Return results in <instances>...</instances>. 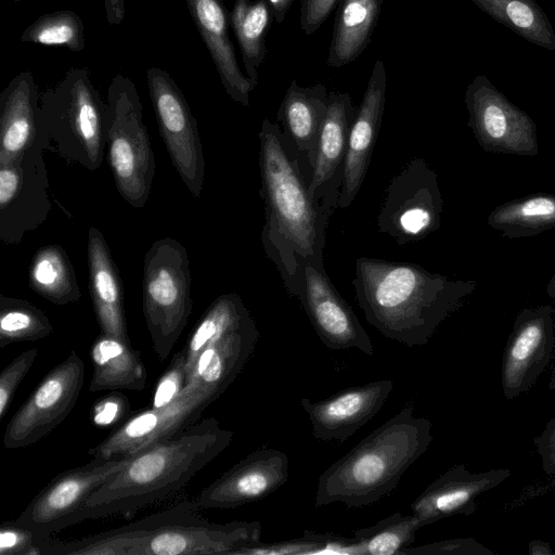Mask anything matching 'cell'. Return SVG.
<instances>
[{"label":"cell","mask_w":555,"mask_h":555,"mask_svg":"<svg viewBox=\"0 0 555 555\" xmlns=\"http://www.w3.org/2000/svg\"><path fill=\"white\" fill-rule=\"evenodd\" d=\"M357 112L349 93L330 92L327 113L318 138L311 171V196H321L333 185L341 184L343 163Z\"/></svg>","instance_id":"d4e9b609"},{"label":"cell","mask_w":555,"mask_h":555,"mask_svg":"<svg viewBox=\"0 0 555 555\" xmlns=\"http://www.w3.org/2000/svg\"><path fill=\"white\" fill-rule=\"evenodd\" d=\"M43 150L34 144L22 157L0 164V240L18 245L48 218L52 203L47 189Z\"/></svg>","instance_id":"5bb4252c"},{"label":"cell","mask_w":555,"mask_h":555,"mask_svg":"<svg viewBox=\"0 0 555 555\" xmlns=\"http://www.w3.org/2000/svg\"><path fill=\"white\" fill-rule=\"evenodd\" d=\"M293 2L294 0H268L270 10L278 23H282L284 21Z\"/></svg>","instance_id":"7dc6e473"},{"label":"cell","mask_w":555,"mask_h":555,"mask_svg":"<svg viewBox=\"0 0 555 555\" xmlns=\"http://www.w3.org/2000/svg\"><path fill=\"white\" fill-rule=\"evenodd\" d=\"M37 356V348L27 349L16 356L0 373V420L5 416L17 387L31 369Z\"/></svg>","instance_id":"ab89813d"},{"label":"cell","mask_w":555,"mask_h":555,"mask_svg":"<svg viewBox=\"0 0 555 555\" xmlns=\"http://www.w3.org/2000/svg\"><path fill=\"white\" fill-rule=\"evenodd\" d=\"M383 0H340L327 65L340 68L366 49L377 24Z\"/></svg>","instance_id":"f1b7e54d"},{"label":"cell","mask_w":555,"mask_h":555,"mask_svg":"<svg viewBox=\"0 0 555 555\" xmlns=\"http://www.w3.org/2000/svg\"><path fill=\"white\" fill-rule=\"evenodd\" d=\"M127 397L113 392L99 400L91 409V420L95 426L107 427L117 423L127 412Z\"/></svg>","instance_id":"7bdbcfd3"},{"label":"cell","mask_w":555,"mask_h":555,"mask_svg":"<svg viewBox=\"0 0 555 555\" xmlns=\"http://www.w3.org/2000/svg\"><path fill=\"white\" fill-rule=\"evenodd\" d=\"M433 424L410 405L374 429L319 477L314 506L372 505L398 486L433 442Z\"/></svg>","instance_id":"5b68a950"},{"label":"cell","mask_w":555,"mask_h":555,"mask_svg":"<svg viewBox=\"0 0 555 555\" xmlns=\"http://www.w3.org/2000/svg\"><path fill=\"white\" fill-rule=\"evenodd\" d=\"M547 289V294L552 297V298H555V272L546 287Z\"/></svg>","instance_id":"681fc988"},{"label":"cell","mask_w":555,"mask_h":555,"mask_svg":"<svg viewBox=\"0 0 555 555\" xmlns=\"http://www.w3.org/2000/svg\"><path fill=\"white\" fill-rule=\"evenodd\" d=\"M12 1H13V2H18V1H21V0H12Z\"/></svg>","instance_id":"f907efd6"},{"label":"cell","mask_w":555,"mask_h":555,"mask_svg":"<svg viewBox=\"0 0 555 555\" xmlns=\"http://www.w3.org/2000/svg\"><path fill=\"white\" fill-rule=\"evenodd\" d=\"M468 126L478 144L490 153L534 156L539 153L537 126L485 76L467 87Z\"/></svg>","instance_id":"9a60e30c"},{"label":"cell","mask_w":555,"mask_h":555,"mask_svg":"<svg viewBox=\"0 0 555 555\" xmlns=\"http://www.w3.org/2000/svg\"><path fill=\"white\" fill-rule=\"evenodd\" d=\"M392 389L390 379L373 380L318 401L302 398L300 404L315 439L344 442L382 410Z\"/></svg>","instance_id":"d6986e66"},{"label":"cell","mask_w":555,"mask_h":555,"mask_svg":"<svg viewBox=\"0 0 555 555\" xmlns=\"http://www.w3.org/2000/svg\"><path fill=\"white\" fill-rule=\"evenodd\" d=\"M258 338L256 321L251 318L203 350L185 385L194 383L222 395L241 373Z\"/></svg>","instance_id":"484cf974"},{"label":"cell","mask_w":555,"mask_h":555,"mask_svg":"<svg viewBox=\"0 0 555 555\" xmlns=\"http://www.w3.org/2000/svg\"><path fill=\"white\" fill-rule=\"evenodd\" d=\"M288 480V457L276 449H258L199 492V508H234L259 501Z\"/></svg>","instance_id":"e0dca14e"},{"label":"cell","mask_w":555,"mask_h":555,"mask_svg":"<svg viewBox=\"0 0 555 555\" xmlns=\"http://www.w3.org/2000/svg\"><path fill=\"white\" fill-rule=\"evenodd\" d=\"M508 468H492L472 473L463 464L450 467L440 475L411 504V514L421 527L455 515L468 516L477 509L478 498L505 481Z\"/></svg>","instance_id":"ffe728a7"},{"label":"cell","mask_w":555,"mask_h":555,"mask_svg":"<svg viewBox=\"0 0 555 555\" xmlns=\"http://www.w3.org/2000/svg\"><path fill=\"white\" fill-rule=\"evenodd\" d=\"M83 380V361L72 350L12 416L4 430V447L25 448L49 435L74 409Z\"/></svg>","instance_id":"7c38bea8"},{"label":"cell","mask_w":555,"mask_h":555,"mask_svg":"<svg viewBox=\"0 0 555 555\" xmlns=\"http://www.w3.org/2000/svg\"><path fill=\"white\" fill-rule=\"evenodd\" d=\"M146 82L171 163L189 192L199 197L205 160L197 121L184 94L168 72L152 66L146 70Z\"/></svg>","instance_id":"8fae6325"},{"label":"cell","mask_w":555,"mask_h":555,"mask_svg":"<svg viewBox=\"0 0 555 555\" xmlns=\"http://www.w3.org/2000/svg\"><path fill=\"white\" fill-rule=\"evenodd\" d=\"M337 0H302L299 23L306 35L314 34L331 14Z\"/></svg>","instance_id":"ee69618b"},{"label":"cell","mask_w":555,"mask_h":555,"mask_svg":"<svg viewBox=\"0 0 555 555\" xmlns=\"http://www.w3.org/2000/svg\"><path fill=\"white\" fill-rule=\"evenodd\" d=\"M364 318L383 336L408 347L426 345L475 287L416 263L359 257L351 281Z\"/></svg>","instance_id":"7a4b0ae2"},{"label":"cell","mask_w":555,"mask_h":555,"mask_svg":"<svg viewBox=\"0 0 555 555\" xmlns=\"http://www.w3.org/2000/svg\"><path fill=\"white\" fill-rule=\"evenodd\" d=\"M421 528L413 514L393 513L371 527L357 529L351 555H399L411 546Z\"/></svg>","instance_id":"e575fe53"},{"label":"cell","mask_w":555,"mask_h":555,"mask_svg":"<svg viewBox=\"0 0 555 555\" xmlns=\"http://www.w3.org/2000/svg\"><path fill=\"white\" fill-rule=\"evenodd\" d=\"M194 502H180L124 526L77 540L49 539L43 555H199L232 553L260 541L258 520L210 521Z\"/></svg>","instance_id":"277c9868"},{"label":"cell","mask_w":555,"mask_h":555,"mask_svg":"<svg viewBox=\"0 0 555 555\" xmlns=\"http://www.w3.org/2000/svg\"><path fill=\"white\" fill-rule=\"evenodd\" d=\"M232 439L233 431L208 417L152 444L130 456L118 474L90 495L77 524L113 515L131 519L145 506L182 489Z\"/></svg>","instance_id":"3957f363"},{"label":"cell","mask_w":555,"mask_h":555,"mask_svg":"<svg viewBox=\"0 0 555 555\" xmlns=\"http://www.w3.org/2000/svg\"><path fill=\"white\" fill-rule=\"evenodd\" d=\"M259 141L264 203L261 242L288 294L299 301L305 288V267L325 269L326 228L338 207L341 184L333 185L321 196H311V178L305 175L302 156L281 127L264 118Z\"/></svg>","instance_id":"6da1fadb"},{"label":"cell","mask_w":555,"mask_h":555,"mask_svg":"<svg viewBox=\"0 0 555 555\" xmlns=\"http://www.w3.org/2000/svg\"><path fill=\"white\" fill-rule=\"evenodd\" d=\"M129 460L93 457L85 465L60 473L34 496L16 521L30 529L42 546L53 533L77 524V515L90 495Z\"/></svg>","instance_id":"30bf717a"},{"label":"cell","mask_w":555,"mask_h":555,"mask_svg":"<svg viewBox=\"0 0 555 555\" xmlns=\"http://www.w3.org/2000/svg\"><path fill=\"white\" fill-rule=\"evenodd\" d=\"M474 538H451L421 546L406 547L399 555H494Z\"/></svg>","instance_id":"b9f144b4"},{"label":"cell","mask_w":555,"mask_h":555,"mask_svg":"<svg viewBox=\"0 0 555 555\" xmlns=\"http://www.w3.org/2000/svg\"><path fill=\"white\" fill-rule=\"evenodd\" d=\"M528 553L530 555H554L550 543L542 540H532L528 544Z\"/></svg>","instance_id":"c3c4849f"},{"label":"cell","mask_w":555,"mask_h":555,"mask_svg":"<svg viewBox=\"0 0 555 555\" xmlns=\"http://www.w3.org/2000/svg\"><path fill=\"white\" fill-rule=\"evenodd\" d=\"M39 111L33 73H18L0 93V164L18 159L36 143Z\"/></svg>","instance_id":"cb8c5ba5"},{"label":"cell","mask_w":555,"mask_h":555,"mask_svg":"<svg viewBox=\"0 0 555 555\" xmlns=\"http://www.w3.org/2000/svg\"><path fill=\"white\" fill-rule=\"evenodd\" d=\"M105 103L107 162L116 189L130 206L142 208L150 197L156 163L134 82L117 74Z\"/></svg>","instance_id":"52a82bcc"},{"label":"cell","mask_w":555,"mask_h":555,"mask_svg":"<svg viewBox=\"0 0 555 555\" xmlns=\"http://www.w3.org/2000/svg\"><path fill=\"white\" fill-rule=\"evenodd\" d=\"M191 18L203 39L221 83L235 102L248 106L255 85L240 68L229 36L230 16L221 0H185Z\"/></svg>","instance_id":"7402d4cb"},{"label":"cell","mask_w":555,"mask_h":555,"mask_svg":"<svg viewBox=\"0 0 555 555\" xmlns=\"http://www.w3.org/2000/svg\"><path fill=\"white\" fill-rule=\"evenodd\" d=\"M220 396L212 389L189 383L171 404L131 415L88 454L105 460L133 456L197 422L205 409Z\"/></svg>","instance_id":"4fadbf2b"},{"label":"cell","mask_w":555,"mask_h":555,"mask_svg":"<svg viewBox=\"0 0 555 555\" xmlns=\"http://www.w3.org/2000/svg\"><path fill=\"white\" fill-rule=\"evenodd\" d=\"M190 260L172 237L155 241L144 256L142 307L153 349L160 360L171 353L192 312Z\"/></svg>","instance_id":"ba28073f"},{"label":"cell","mask_w":555,"mask_h":555,"mask_svg":"<svg viewBox=\"0 0 555 555\" xmlns=\"http://www.w3.org/2000/svg\"><path fill=\"white\" fill-rule=\"evenodd\" d=\"M305 288L299 304L321 341L332 350L356 348L373 356V343L358 317L340 296L325 269L306 266Z\"/></svg>","instance_id":"ac0fdd59"},{"label":"cell","mask_w":555,"mask_h":555,"mask_svg":"<svg viewBox=\"0 0 555 555\" xmlns=\"http://www.w3.org/2000/svg\"><path fill=\"white\" fill-rule=\"evenodd\" d=\"M479 9L526 40L555 50V31L534 0H472Z\"/></svg>","instance_id":"836d02e7"},{"label":"cell","mask_w":555,"mask_h":555,"mask_svg":"<svg viewBox=\"0 0 555 555\" xmlns=\"http://www.w3.org/2000/svg\"><path fill=\"white\" fill-rule=\"evenodd\" d=\"M554 330H555V319H554Z\"/></svg>","instance_id":"816d5d0a"},{"label":"cell","mask_w":555,"mask_h":555,"mask_svg":"<svg viewBox=\"0 0 555 555\" xmlns=\"http://www.w3.org/2000/svg\"><path fill=\"white\" fill-rule=\"evenodd\" d=\"M1 555H43L36 534L16 520L3 521L0 526Z\"/></svg>","instance_id":"60d3db41"},{"label":"cell","mask_w":555,"mask_h":555,"mask_svg":"<svg viewBox=\"0 0 555 555\" xmlns=\"http://www.w3.org/2000/svg\"><path fill=\"white\" fill-rule=\"evenodd\" d=\"M105 111L89 68L73 67L40 96L35 144L94 171L106 147Z\"/></svg>","instance_id":"8992f818"},{"label":"cell","mask_w":555,"mask_h":555,"mask_svg":"<svg viewBox=\"0 0 555 555\" xmlns=\"http://www.w3.org/2000/svg\"><path fill=\"white\" fill-rule=\"evenodd\" d=\"M555 310L525 308L516 317L503 353L501 385L506 399L529 391L547 367L555 348Z\"/></svg>","instance_id":"2e32d148"},{"label":"cell","mask_w":555,"mask_h":555,"mask_svg":"<svg viewBox=\"0 0 555 555\" xmlns=\"http://www.w3.org/2000/svg\"><path fill=\"white\" fill-rule=\"evenodd\" d=\"M352 542V538L321 534L306 530L301 538L264 544L258 541L235 550L232 555H351Z\"/></svg>","instance_id":"74e56055"},{"label":"cell","mask_w":555,"mask_h":555,"mask_svg":"<svg viewBox=\"0 0 555 555\" xmlns=\"http://www.w3.org/2000/svg\"><path fill=\"white\" fill-rule=\"evenodd\" d=\"M442 211L437 173L423 158H413L388 184L377 229L402 246L437 231Z\"/></svg>","instance_id":"9c48e42d"},{"label":"cell","mask_w":555,"mask_h":555,"mask_svg":"<svg viewBox=\"0 0 555 555\" xmlns=\"http://www.w3.org/2000/svg\"><path fill=\"white\" fill-rule=\"evenodd\" d=\"M53 332L47 314L31 302L0 295V348L35 341Z\"/></svg>","instance_id":"d590c367"},{"label":"cell","mask_w":555,"mask_h":555,"mask_svg":"<svg viewBox=\"0 0 555 555\" xmlns=\"http://www.w3.org/2000/svg\"><path fill=\"white\" fill-rule=\"evenodd\" d=\"M386 101V69L375 62L363 99L351 125L343 163V182L338 207L347 208L358 194L375 145Z\"/></svg>","instance_id":"44dd1931"},{"label":"cell","mask_w":555,"mask_h":555,"mask_svg":"<svg viewBox=\"0 0 555 555\" xmlns=\"http://www.w3.org/2000/svg\"><path fill=\"white\" fill-rule=\"evenodd\" d=\"M89 291L100 333L130 343L124 305V286L108 245L94 227L88 230Z\"/></svg>","instance_id":"603a6c76"},{"label":"cell","mask_w":555,"mask_h":555,"mask_svg":"<svg viewBox=\"0 0 555 555\" xmlns=\"http://www.w3.org/2000/svg\"><path fill=\"white\" fill-rule=\"evenodd\" d=\"M20 40L80 52L86 48L85 25L74 11L57 10L39 16L23 30Z\"/></svg>","instance_id":"8d00e7d4"},{"label":"cell","mask_w":555,"mask_h":555,"mask_svg":"<svg viewBox=\"0 0 555 555\" xmlns=\"http://www.w3.org/2000/svg\"><path fill=\"white\" fill-rule=\"evenodd\" d=\"M28 286L59 306L75 304L81 298L72 261L57 244L42 246L34 254L28 269Z\"/></svg>","instance_id":"f546056e"},{"label":"cell","mask_w":555,"mask_h":555,"mask_svg":"<svg viewBox=\"0 0 555 555\" xmlns=\"http://www.w3.org/2000/svg\"><path fill=\"white\" fill-rule=\"evenodd\" d=\"M487 223L508 238H522L555 228V195L538 193L503 203Z\"/></svg>","instance_id":"4dcf8cb0"},{"label":"cell","mask_w":555,"mask_h":555,"mask_svg":"<svg viewBox=\"0 0 555 555\" xmlns=\"http://www.w3.org/2000/svg\"><path fill=\"white\" fill-rule=\"evenodd\" d=\"M90 357L93 372L89 391L144 389L146 369L131 343L100 333L91 346Z\"/></svg>","instance_id":"83f0119b"},{"label":"cell","mask_w":555,"mask_h":555,"mask_svg":"<svg viewBox=\"0 0 555 555\" xmlns=\"http://www.w3.org/2000/svg\"><path fill=\"white\" fill-rule=\"evenodd\" d=\"M328 95L330 92L322 83L301 87L293 79L278 113L283 132L306 158L311 171L318 138L327 113Z\"/></svg>","instance_id":"4316f807"},{"label":"cell","mask_w":555,"mask_h":555,"mask_svg":"<svg viewBox=\"0 0 555 555\" xmlns=\"http://www.w3.org/2000/svg\"><path fill=\"white\" fill-rule=\"evenodd\" d=\"M533 442L542 460L543 470L555 482V416L546 423L541 434L534 437Z\"/></svg>","instance_id":"f6af8a7d"},{"label":"cell","mask_w":555,"mask_h":555,"mask_svg":"<svg viewBox=\"0 0 555 555\" xmlns=\"http://www.w3.org/2000/svg\"><path fill=\"white\" fill-rule=\"evenodd\" d=\"M251 318L236 293H227L217 297L196 323L183 348L186 376L206 347L238 328Z\"/></svg>","instance_id":"1f68e13d"},{"label":"cell","mask_w":555,"mask_h":555,"mask_svg":"<svg viewBox=\"0 0 555 555\" xmlns=\"http://www.w3.org/2000/svg\"><path fill=\"white\" fill-rule=\"evenodd\" d=\"M185 362L183 349L173 354L170 364L155 386L151 408H165L180 396L185 387Z\"/></svg>","instance_id":"f35d334b"},{"label":"cell","mask_w":555,"mask_h":555,"mask_svg":"<svg viewBox=\"0 0 555 555\" xmlns=\"http://www.w3.org/2000/svg\"><path fill=\"white\" fill-rule=\"evenodd\" d=\"M105 17L109 26H118L125 17V0H104Z\"/></svg>","instance_id":"bcb514c9"},{"label":"cell","mask_w":555,"mask_h":555,"mask_svg":"<svg viewBox=\"0 0 555 555\" xmlns=\"http://www.w3.org/2000/svg\"><path fill=\"white\" fill-rule=\"evenodd\" d=\"M229 16L246 76L257 86L258 68L267 55L266 36L270 25L268 0H236Z\"/></svg>","instance_id":"d6a6232c"}]
</instances>
